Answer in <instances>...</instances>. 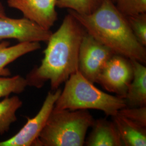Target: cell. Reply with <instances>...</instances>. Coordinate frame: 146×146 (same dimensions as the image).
Listing matches in <instances>:
<instances>
[{"mask_svg":"<svg viewBox=\"0 0 146 146\" xmlns=\"http://www.w3.org/2000/svg\"><path fill=\"white\" fill-rule=\"evenodd\" d=\"M86 32L79 22L68 13L48 41L40 65L27 75L28 86L41 88L49 81L52 90L55 91L77 72L80 47Z\"/></svg>","mask_w":146,"mask_h":146,"instance_id":"obj_1","label":"cell"},{"mask_svg":"<svg viewBox=\"0 0 146 146\" xmlns=\"http://www.w3.org/2000/svg\"><path fill=\"white\" fill-rule=\"evenodd\" d=\"M68 13L88 34L115 54L146 64V47L136 38L127 17L111 0H103L101 5L89 14H80L72 10H68Z\"/></svg>","mask_w":146,"mask_h":146,"instance_id":"obj_2","label":"cell"},{"mask_svg":"<svg viewBox=\"0 0 146 146\" xmlns=\"http://www.w3.org/2000/svg\"><path fill=\"white\" fill-rule=\"evenodd\" d=\"M64 83L54 110H99L107 116H112L126 107L123 99L96 88L78 70Z\"/></svg>","mask_w":146,"mask_h":146,"instance_id":"obj_3","label":"cell"},{"mask_svg":"<svg viewBox=\"0 0 146 146\" xmlns=\"http://www.w3.org/2000/svg\"><path fill=\"white\" fill-rule=\"evenodd\" d=\"M94 121L88 110L52 109L33 146H84Z\"/></svg>","mask_w":146,"mask_h":146,"instance_id":"obj_4","label":"cell"},{"mask_svg":"<svg viewBox=\"0 0 146 146\" xmlns=\"http://www.w3.org/2000/svg\"><path fill=\"white\" fill-rule=\"evenodd\" d=\"M114 54L108 47L86 31L80 47L78 71L89 81L93 84L97 83L100 73Z\"/></svg>","mask_w":146,"mask_h":146,"instance_id":"obj_5","label":"cell"},{"mask_svg":"<svg viewBox=\"0 0 146 146\" xmlns=\"http://www.w3.org/2000/svg\"><path fill=\"white\" fill-rule=\"evenodd\" d=\"M133 78V67L131 60L114 54L100 73L97 84L107 92L124 99Z\"/></svg>","mask_w":146,"mask_h":146,"instance_id":"obj_6","label":"cell"},{"mask_svg":"<svg viewBox=\"0 0 146 146\" xmlns=\"http://www.w3.org/2000/svg\"><path fill=\"white\" fill-rule=\"evenodd\" d=\"M61 90L58 88L54 92H48L36 115L32 118L27 117L26 124L19 131L10 139L0 141V146H33L45 125Z\"/></svg>","mask_w":146,"mask_h":146,"instance_id":"obj_7","label":"cell"},{"mask_svg":"<svg viewBox=\"0 0 146 146\" xmlns=\"http://www.w3.org/2000/svg\"><path fill=\"white\" fill-rule=\"evenodd\" d=\"M52 34L25 17H0V41L15 39L19 42H48Z\"/></svg>","mask_w":146,"mask_h":146,"instance_id":"obj_8","label":"cell"},{"mask_svg":"<svg viewBox=\"0 0 146 146\" xmlns=\"http://www.w3.org/2000/svg\"><path fill=\"white\" fill-rule=\"evenodd\" d=\"M57 0H7L8 5L20 11L24 17L50 30L58 19Z\"/></svg>","mask_w":146,"mask_h":146,"instance_id":"obj_9","label":"cell"},{"mask_svg":"<svg viewBox=\"0 0 146 146\" xmlns=\"http://www.w3.org/2000/svg\"><path fill=\"white\" fill-rule=\"evenodd\" d=\"M93 129L86 140L87 146H123L119 131L113 121L100 118L94 121Z\"/></svg>","mask_w":146,"mask_h":146,"instance_id":"obj_10","label":"cell"},{"mask_svg":"<svg viewBox=\"0 0 146 146\" xmlns=\"http://www.w3.org/2000/svg\"><path fill=\"white\" fill-rule=\"evenodd\" d=\"M133 67V78L123 99L126 107L146 106V67L135 60H131Z\"/></svg>","mask_w":146,"mask_h":146,"instance_id":"obj_11","label":"cell"},{"mask_svg":"<svg viewBox=\"0 0 146 146\" xmlns=\"http://www.w3.org/2000/svg\"><path fill=\"white\" fill-rule=\"evenodd\" d=\"M40 42H19L10 46L8 41L0 42V76H11L10 70L7 66L21 56L41 48Z\"/></svg>","mask_w":146,"mask_h":146,"instance_id":"obj_12","label":"cell"},{"mask_svg":"<svg viewBox=\"0 0 146 146\" xmlns=\"http://www.w3.org/2000/svg\"><path fill=\"white\" fill-rule=\"evenodd\" d=\"M111 117L119 131L123 146H146V127L118 114Z\"/></svg>","mask_w":146,"mask_h":146,"instance_id":"obj_13","label":"cell"},{"mask_svg":"<svg viewBox=\"0 0 146 146\" xmlns=\"http://www.w3.org/2000/svg\"><path fill=\"white\" fill-rule=\"evenodd\" d=\"M23 102L18 96L5 97L0 102V135L10 130L11 126L17 120L16 112Z\"/></svg>","mask_w":146,"mask_h":146,"instance_id":"obj_14","label":"cell"},{"mask_svg":"<svg viewBox=\"0 0 146 146\" xmlns=\"http://www.w3.org/2000/svg\"><path fill=\"white\" fill-rule=\"evenodd\" d=\"M103 0H57L56 7L80 14H89L101 5Z\"/></svg>","mask_w":146,"mask_h":146,"instance_id":"obj_15","label":"cell"},{"mask_svg":"<svg viewBox=\"0 0 146 146\" xmlns=\"http://www.w3.org/2000/svg\"><path fill=\"white\" fill-rule=\"evenodd\" d=\"M27 86L26 78L21 75L0 76V98L11 94H21Z\"/></svg>","mask_w":146,"mask_h":146,"instance_id":"obj_16","label":"cell"},{"mask_svg":"<svg viewBox=\"0 0 146 146\" xmlns=\"http://www.w3.org/2000/svg\"><path fill=\"white\" fill-rule=\"evenodd\" d=\"M114 3L125 16L146 13V0H115Z\"/></svg>","mask_w":146,"mask_h":146,"instance_id":"obj_17","label":"cell"},{"mask_svg":"<svg viewBox=\"0 0 146 146\" xmlns=\"http://www.w3.org/2000/svg\"><path fill=\"white\" fill-rule=\"evenodd\" d=\"M131 29L142 45L146 46V13L126 16Z\"/></svg>","mask_w":146,"mask_h":146,"instance_id":"obj_18","label":"cell"},{"mask_svg":"<svg viewBox=\"0 0 146 146\" xmlns=\"http://www.w3.org/2000/svg\"><path fill=\"white\" fill-rule=\"evenodd\" d=\"M117 114L143 127H146V106L134 108L125 107L119 110Z\"/></svg>","mask_w":146,"mask_h":146,"instance_id":"obj_19","label":"cell"},{"mask_svg":"<svg viewBox=\"0 0 146 146\" xmlns=\"http://www.w3.org/2000/svg\"><path fill=\"white\" fill-rule=\"evenodd\" d=\"M6 16V13H5V8L3 4L2 3L1 1H0V17Z\"/></svg>","mask_w":146,"mask_h":146,"instance_id":"obj_20","label":"cell"},{"mask_svg":"<svg viewBox=\"0 0 146 146\" xmlns=\"http://www.w3.org/2000/svg\"><path fill=\"white\" fill-rule=\"evenodd\" d=\"M111 1H113L114 3H115V0H111Z\"/></svg>","mask_w":146,"mask_h":146,"instance_id":"obj_21","label":"cell"}]
</instances>
